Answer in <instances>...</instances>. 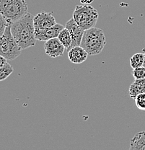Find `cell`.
I'll return each instance as SVG.
<instances>
[{"label":"cell","instance_id":"cell-1","mask_svg":"<svg viewBox=\"0 0 145 150\" xmlns=\"http://www.w3.org/2000/svg\"><path fill=\"white\" fill-rule=\"evenodd\" d=\"M33 18L28 12L25 16L11 24V32L22 50L35 46L36 40L35 35Z\"/></svg>","mask_w":145,"mask_h":150},{"label":"cell","instance_id":"cell-2","mask_svg":"<svg viewBox=\"0 0 145 150\" xmlns=\"http://www.w3.org/2000/svg\"><path fill=\"white\" fill-rule=\"evenodd\" d=\"M105 45V36L102 29L93 27L85 30L80 46L86 50L88 55L100 54Z\"/></svg>","mask_w":145,"mask_h":150},{"label":"cell","instance_id":"cell-3","mask_svg":"<svg viewBox=\"0 0 145 150\" xmlns=\"http://www.w3.org/2000/svg\"><path fill=\"white\" fill-rule=\"evenodd\" d=\"M25 0H0V12L8 24H12L28 13Z\"/></svg>","mask_w":145,"mask_h":150},{"label":"cell","instance_id":"cell-4","mask_svg":"<svg viewBox=\"0 0 145 150\" xmlns=\"http://www.w3.org/2000/svg\"><path fill=\"white\" fill-rule=\"evenodd\" d=\"M98 18L99 14L98 11L93 7L87 4L76 6L72 15L75 23L85 30L95 27Z\"/></svg>","mask_w":145,"mask_h":150},{"label":"cell","instance_id":"cell-5","mask_svg":"<svg viewBox=\"0 0 145 150\" xmlns=\"http://www.w3.org/2000/svg\"><path fill=\"white\" fill-rule=\"evenodd\" d=\"M21 51L11 32V24H8L0 37V55L7 60H14L20 55Z\"/></svg>","mask_w":145,"mask_h":150},{"label":"cell","instance_id":"cell-6","mask_svg":"<svg viewBox=\"0 0 145 150\" xmlns=\"http://www.w3.org/2000/svg\"><path fill=\"white\" fill-rule=\"evenodd\" d=\"M35 30H44L57 24L56 19L51 12H41L33 18Z\"/></svg>","mask_w":145,"mask_h":150},{"label":"cell","instance_id":"cell-7","mask_svg":"<svg viewBox=\"0 0 145 150\" xmlns=\"http://www.w3.org/2000/svg\"><path fill=\"white\" fill-rule=\"evenodd\" d=\"M65 28H67L68 30L69 31L70 35H71V44L69 48L67 50L68 51L72 47L80 46L82 37H83L84 33H85V30L79 27L75 23V21L73 20V18L69 20L67 23H66Z\"/></svg>","mask_w":145,"mask_h":150},{"label":"cell","instance_id":"cell-8","mask_svg":"<svg viewBox=\"0 0 145 150\" xmlns=\"http://www.w3.org/2000/svg\"><path fill=\"white\" fill-rule=\"evenodd\" d=\"M44 49L48 56L51 58H57L63 55L66 48L61 43L58 38H54L45 41Z\"/></svg>","mask_w":145,"mask_h":150},{"label":"cell","instance_id":"cell-9","mask_svg":"<svg viewBox=\"0 0 145 150\" xmlns=\"http://www.w3.org/2000/svg\"><path fill=\"white\" fill-rule=\"evenodd\" d=\"M64 28V26L60 23H57L55 25L47 29L44 30H36L35 31V38L40 41H46L50 39L58 38L59 34L62 30Z\"/></svg>","mask_w":145,"mask_h":150},{"label":"cell","instance_id":"cell-10","mask_svg":"<svg viewBox=\"0 0 145 150\" xmlns=\"http://www.w3.org/2000/svg\"><path fill=\"white\" fill-rule=\"evenodd\" d=\"M67 52L69 60L76 64L83 63L87 60L88 56L86 50L81 46L72 47Z\"/></svg>","mask_w":145,"mask_h":150},{"label":"cell","instance_id":"cell-11","mask_svg":"<svg viewBox=\"0 0 145 150\" xmlns=\"http://www.w3.org/2000/svg\"><path fill=\"white\" fill-rule=\"evenodd\" d=\"M143 93H145V78L135 79L133 83L129 87V95L132 99L134 100L139 94Z\"/></svg>","mask_w":145,"mask_h":150},{"label":"cell","instance_id":"cell-12","mask_svg":"<svg viewBox=\"0 0 145 150\" xmlns=\"http://www.w3.org/2000/svg\"><path fill=\"white\" fill-rule=\"evenodd\" d=\"M130 150H145V131H140L132 139Z\"/></svg>","mask_w":145,"mask_h":150},{"label":"cell","instance_id":"cell-13","mask_svg":"<svg viewBox=\"0 0 145 150\" xmlns=\"http://www.w3.org/2000/svg\"><path fill=\"white\" fill-rule=\"evenodd\" d=\"M58 38L65 47V48L68 50L71 44V37L67 28H64L59 33Z\"/></svg>","mask_w":145,"mask_h":150},{"label":"cell","instance_id":"cell-14","mask_svg":"<svg viewBox=\"0 0 145 150\" xmlns=\"http://www.w3.org/2000/svg\"><path fill=\"white\" fill-rule=\"evenodd\" d=\"M144 54L142 53H137L131 57L130 59V65L132 69L138 68V67H142L144 64Z\"/></svg>","mask_w":145,"mask_h":150},{"label":"cell","instance_id":"cell-15","mask_svg":"<svg viewBox=\"0 0 145 150\" xmlns=\"http://www.w3.org/2000/svg\"><path fill=\"white\" fill-rule=\"evenodd\" d=\"M13 71V67L8 62L4 66L0 67V82L7 79Z\"/></svg>","mask_w":145,"mask_h":150},{"label":"cell","instance_id":"cell-16","mask_svg":"<svg viewBox=\"0 0 145 150\" xmlns=\"http://www.w3.org/2000/svg\"><path fill=\"white\" fill-rule=\"evenodd\" d=\"M134 100L136 105L139 110H145V93L139 94Z\"/></svg>","mask_w":145,"mask_h":150},{"label":"cell","instance_id":"cell-17","mask_svg":"<svg viewBox=\"0 0 145 150\" xmlns=\"http://www.w3.org/2000/svg\"><path fill=\"white\" fill-rule=\"evenodd\" d=\"M132 75L135 79H144L145 78V67L142 66V67H138V68L133 69Z\"/></svg>","mask_w":145,"mask_h":150},{"label":"cell","instance_id":"cell-18","mask_svg":"<svg viewBox=\"0 0 145 150\" xmlns=\"http://www.w3.org/2000/svg\"><path fill=\"white\" fill-rule=\"evenodd\" d=\"M7 25H8V23H7V20H5V18L3 17V15L0 12V37L4 33Z\"/></svg>","mask_w":145,"mask_h":150},{"label":"cell","instance_id":"cell-19","mask_svg":"<svg viewBox=\"0 0 145 150\" xmlns=\"http://www.w3.org/2000/svg\"><path fill=\"white\" fill-rule=\"evenodd\" d=\"M7 63V59H5L4 57H3L2 56L0 55V67H3Z\"/></svg>","mask_w":145,"mask_h":150},{"label":"cell","instance_id":"cell-20","mask_svg":"<svg viewBox=\"0 0 145 150\" xmlns=\"http://www.w3.org/2000/svg\"><path fill=\"white\" fill-rule=\"evenodd\" d=\"M143 67H145V54H144V64H143Z\"/></svg>","mask_w":145,"mask_h":150}]
</instances>
